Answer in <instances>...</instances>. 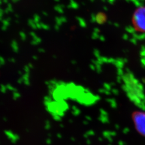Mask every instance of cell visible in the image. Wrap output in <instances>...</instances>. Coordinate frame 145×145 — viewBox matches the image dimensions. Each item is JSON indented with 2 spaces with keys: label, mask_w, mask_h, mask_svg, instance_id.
I'll list each match as a JSON object with an SVG mask.
<instances>
[{
  "label": "cell",
  "mask_w": 145,
  "mask_h": 145,
  "mask_svg": "<svg viewBox=\"0 0 145 145\" xmlns=\"http://www.w3.org/2000/svg\"><path fill=\"white\" fill-rule=\"evenodd\" d=\"M19 0H12V2H18Z\"/></svg>",
  "instance_id": "obj_5"
},
{
  "label": "cell",
  "mask_w": 145,
  "mask_h": 145,
  "mask_svg": "<svg viewBox=\"0 0 145 145\" xmlns=\"http://www.w3.org/2000/svg\"><path fill=\"white\" fill-rule=\"evenodd\" d=\"M20 35H21V37L22 38V39H23V40H25V39H26V35H25V34L24 33V32H22V33H20Z\"/></svg>",
  "instance_id": "obj_4"
},
{
  "label": "cell",
  "mask_w": 145,
  "mask_h": 145,
  "mask_svg": "<svg viewBox=\"0 0 145 145\" xmlns=\"http://www.w3.org/2000/svg\"><path fill=\"white\" fill-rule=\"evenodd\" d=\"M132 118L136 129L140 134L145 136V112L141 111L135 112Z\"/></svg>",
  "instance_id": "obj_1"
},
{
  "label": "cell",
  "mask_w": 145,
  "mask_h": 145,
  "mask_svg": "<svg viewBox=\"0 0 145 145\" xmlns=\"http://www.w3.org/2000/svg\"><path fill=\"white\" fill-rule=\"evenodd\" d=\"M16 46H18L17 43L15 41H14V42H13V43H12V44H11V46H12V49L14 50V51L16 52V50H17V51H18V47H16Z\"/></svg>",
  "instance_id": "obj_3"
},
{
  "label": "cell",
  "mask_w": 145,
  "mask_h": 145,
  "mask_svg": "<svg viewBox=\"0 0 145 145\" xmlns=\"http://www.w3.org/2000/svg\"><path fill=\"white\" fill-rule=\"evenodd\" d=\"M135 23L141 31H145V8H141L135 15Z\"/></svg>",
  "instance_id": "obj_2"
}]
</instances>
